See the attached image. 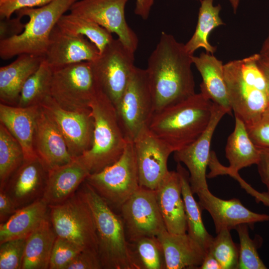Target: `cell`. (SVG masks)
Listing matches in <instances>:
<instances>
[{"label": "cell", "mask_w": 269, "mask_h": 269, "mask_svg": "<svg viewBox=\"0 0 269 269\" xmlns=\"http://www.w3.org/2000/svg\"><path fill=\"white\" fill-rule=\"evenodd\" d=\"M235 128L229 136L225 148L226 156L230 165L222 166L216 156L211 158L209 166L211 171L209 178L224 174L225 172H238L240 169L257 164L260 156V149L250 138L244 123L235 118Z\"/></svg>", "instance_id": "cell-21"}, {"label": "cell", "mask_w": 269, "mask_h": 269, "mask_svg": "<svg viewBox=\"0 0 269 269\" xmlns=\"http://www.w3.org/2000/svg\"><path fill=\"white\" fill-rule=\"evenodd\" d=\"M196 194L201 209L206 210L212 217L217 234L224 230L235 229L242 224L251 226L269 220V215L250 210L238 199H220L212 194L208 188L202 189Z\"/></svg>", "instance_id": "cell-18"}, {"label": "cell", "mask_w": 269, "mask_h": 269, "mask_svg": "<svg viewBox=\"0 0 269 269\" xmlns=\"http://www.w3.org/2000/svg\"><path fill=\"white\" fill-rule=\"evenodd\" d=\"M155 191L166 230L172 234L186 233L187 227L178 172L169 170Z\"/></svg>", "instance_id": "cell-22"}, {"label": "cell", "mask_w": 269, "mask_h": 269, "mask_svg": "<svg viewBox=\"0 0 269 269\" xmlns=\"http://www.w3.org/2000/svg\"><path fill=\"white\" fill-rule=\"evenodd\" d=\"M90 107L94 123L93 143L88 151L77 157L92 174L116 162L129 141L120 125L114 105L101 90Z\"/></svg>", "instance_id": "cell-5"}, {"label": "cell", "mask_w": 269, "mask_h": 269, "mask_svg": "<svg viewBox=\"0 0 269 269\" xmlns=\"http://www.w3.org/2000/svg\"><path fill=\"white\" fill-rule=\"evenodd\" d=\"M39 105L56 125L73 158L82 155L91 148L94 130L91 108L68 111L61 108L51 96Z\"/></svg>", "instance_id": "cell-13"}, {"label": "cell", "mask_w": 269, "mask_h": 269, "mask_svg": "<svg viewBox=\"0 0 269 269\" xmlns=\"http://www.w3.org/2000/svg\"><path fill=\"white\" fill-rule=\"evenodd\" d=\"M247 130L250 138L257 147L269 148V107Z\"/></svg>", "instance_id": "cell-40"}, {"label": "cell", "mask_w": 269, "mask_h": 269, "mask_svg": "<svg viewBox=\"0 0 269 269\" xmlns=\"http://www.w3.org/2000/svg\"><path fill=\"white\" fill-rule=\"evenodd\" d=\"M49 207V218L57 237L72 242L83 250L98 252L94 215L79 189L65 202Z\"/></svg>", "instance_id": "cell-8"}, {"label": "cell", "mask_w": 269, "mask_h": 269, "mask_svg": "<svg viewBox=\"0 0 269 269\" xmlns=\"http://www.w3.org/2000/svg\"><path fill=\"white\" fill-rule=\"evenodd\" d=\"M100 90L90 61L53 69L51 96L66 110L90 109L91 102Z\"/></svg>", "instance_id": "cell-9"}, {"label": "cell", "mask_w": 269, "mask_h": 269, "mask_svg": "<svg viewBox=\"0 0 269 269\" xmlns=\"http://www.w3.org/2000/svg\"><path fill=\"white\" fill-rule=\"evenodd\" d=\"M193 64L201 74V93L225 108L230 114L232 111L224 76V64L213 54L202 52L192 56Z\"/></svg>", "instance_id": "cell-27"}, {"label": "cell", "mask_w": 269, "mask_h": 269, "mask_svg": "<svg viewBox=\"0 0 269 269\" xmlns=\"http://www.w3.org/2000/svg\"><path fill=\"white\" fill-rule=\"evenodd\" d=\"M129 246L136 269H166L163 248L156 237L139 238L129 242Z\"/></svg>", "instance_id": "cell-35"}, {"label": "cell", "mask_w": 269, "mask_h": 269, "mask_svg": "<svg viewBox=\"0 0 269 269\" xmlns=\"http://www.w3.org/2000/svg\"><path fill=\"white\" fill-rule=\"evenodd\" d=\"M115 108L126 139L133 142L140 131L148 126L154 114L145 69L135 66Z\"/></svg>", "instance_id": "cell-10"}, {"label": "cell", "mask_w": 269, "mask_h": 269, "mask_svg": "<svg viewBox=\"0 0 269 269\" xmlns=\"http://www.w3.org/2000/svg\"><path fill=\"white\" fill-rule=\"evenodd\" d=\"M83 250L72 242L57 237L52 249L49 269H65Z\"/></svg>", "instance_id": "cell-38"}, {"label": "cell", "mask_w": 269, "mask_h": 269, "mask_svg": "<svg viewBox=\"0 0 269 269\" xmlns=\"http://www.w3.org/2000/svg\"><path fill=\"white\" fill-rule=\"evenodd\" d=\"M40 105L26 107L0 103V123L3 124L22 147L24 160L36 157L34 137Z\"/></svg>", "instance_id": "cell-25"}, {"label": "cell", "mask_w": 269, "mask_h": 269, "mask_svg": "<svg viewBox=\"0 0 269 269\" xmlns=\"http://www.w3.org/2000/svg\"><path fill=\"white\" fill-rule=\"evenodd\" d=\"M49 207L42 199L19 209L6 222L0 224V244L26 239L49 216Z\"/></svg>", "instance_id": "cell-29"}, {"label": "cell", "mask_w": 269, "mask_h": 269, "mask_svg": "<svg viewBox=\"0 0 269 269\" xmlns=\"http://www.w3.org/2000/svg\"><path fill=\"white\" fill-rule=\"evenodd\" d=\"M259 54L260 61L269 65V34L265 41Z\"/></svg>", "instance_id": "cell-48"}, {"label": "cell", "mask_w": 269, "mask_h": 269, "mask_svg": "<svg viewBox=\"0 0 269 269\" xmlns=\"http://www.w3.org/2000/svg\"><path fill=\"white\" fill-rule=\"evenodd\" d=\"M193 56L173 35L161 33L145 69L154 113L195 94Z\"/></svg>", "instance_id": "cell-1"}, {"label": "cell", "mask_w": 269, "mask_h": 269, "mask_svg": "<svg viewBox=\"0 0 269 269\" xmlns=\"http://www.w3.org/2000/svg\"><path fill=\"white\" fill-rule=\"evenodd\" d=\"M99 54L98 48L87 38L67 33L56 24L50 35L44 58L54 69L82 61H92Z\"/></svg>", "instance_id": "cell-19"}, {"label": "cell", "mask_w": 269, "mask_h": 269, "mask_svg": "<svg viewBox=\"0 0 269 269\" xmlns=\"http://www.w3.org/2000/svg\"><path fill=\"white\" fill-rule=\"evenodd\" d=\"M154 0H136L134 12L142 18H147Z\"/></svg>", "instance_id": "cell-46"}, {"label": "cell", "mask_w": 269, "mask_h": 269, "mask_svg": "<svg viewBox=\"0 0 269 269\" xmlns=\"http://www.w3.org/2000/svg\"><path fill=\"white\" fill-rule=\"evenodd\" d=\"M26 239L0 244V269H21Z\"/></svg>", "instance_id": "cell-39"}, {"label": "cell", "mask_w": 269, "mask_h": 269, "mask_svg": "<svg viewBox=\"0 0 269 269\" xmlns=\"http://www.w3.org/2000/svg\"><path fill=\"white\" fill-rule=\"evenodd\" d=\"M57 236L48 217L26 238L21 269H48Z\"/></svg>", "instance_id": "cell-28"}, {"label": "cell", "mask_w": 269, "mask_h": 269, "mask_svg": "<svg viewBox=\"0 0 269 269\" xmlns=\"http://www.w3.org/2000/svg\"><path fill=\"white\" fill-rule=\"evenodd\" d=\"M259 64L266 79L268 86V93L269 98V65L261 62L259 59Z\"/></svg>", "instance_id": "cell-49"}, {"label": "cell", "mask_w": 269, "mask_h": 269, "mask_svg": "<svg viewBox=\"0 0 269 269\" xmlns=\"http://www.w3.org/2000/svg\"><path fill=\"white\" fill-rule=\"evenodd\" d=\"M102 265L97 251L83 250L65 269H101Z\"/></svg>", "instance_id": "cell-42"}, {"label": "cell", "mask_w": 269, "mask_h": 269, "mask_svg": "<svg viewBox=\"0 0 269 269\" xmlns=\"http://www.w3.org/2000/svg\"><path fill=\"white\" fill-rule=\"evenodd\" d=\"M53 0H5L0 3L1 19L10 18L16 11L25 8L41 7Z\"/></svg>", "instance_id": "cell-41"}, {"label": "cell", "mask_w": 269, "mask_h": 269, "mask_svg": "<svg viewBox=\"0 0 269 269\" xmlns=\"http://www.w3.org/2000/svg\"><path fill=\"white\" fill-rule=\"evenodd\" d=\"M259 148L260 156L257 165L261 180L267 187V191L264 194L269 198V148Z\"/></svg>", "instance_id": "cell-44"}, {"label": "cell", "mask_w": 269, "mask_h": 269, "mask_svg": "<svg viewBox=\"0 0 269 269\" xmlns=\"http://www.w3.org/2000/svg\"><path fill=\"white\" fill-rule=\"evenodd\" d=\"M44 59L43 56L24 53L9 64L0 67V103L17 106L23 85Z\"/></svg>", "instance_id": "cell-26"}, {"label": "cell", "mask_w": 269, "mask_h": 269, "mask_svg": "<svg viewBox=\"0 0 269 269\" xmlns=\"http://www.w3.org/2000/svg\"><path fill=\"white\" fill-rule=\"evenodd\" d=\"M259 59V54H255L224 64L232 110L246 128L255 123L269 107L267 83Z\"/></svg>", "instance_id": "cell-2"}, {"label": "cell", "mask_w": 269, "mask_h": 269, "mask_svg": "<svg viewBox=\"0 0 269 269\" xmlns=\"http://www.w3.org/2000/svg\"><path fill=\"white\" fill-rule=\"evenodd\" d=\"M79 0H53L41 7L25 8L15 12L29 18L19 34L0 40V57L7 60L21 54L43 56L51 33L60 18Z\"/></svg>", "instance_id": "cell-6"}, {"label": "cell", "mask_w": 269, "mask_h": 269, "mask_svg": "<svg viewBox=\"0 0 269 269\" xmlns=\"http://www.w3.org/2000/svg\"><path fill=\"white\" fill-rule=\"evenodd\" d=\"M53 69L44 60L37 70L26 81L21 89L17 106L39 105L51 96Z\"/></svg>", "instance_id": "cell-33"}, {"label": "cell", "mask_w": 269, "mask_h": 269, "mask_svg": "<svg viewBox=\"0 0 269 269\" xmlns=\"http://www.w3.org/2000/svg\"><path fill=\"white\" fill-rule=\"evenodd\" d=\"M34 147L48 171L73 159L62 134L40 106L36 121Z\"/></svg>", "instance_id": "cell-20"}, {"label": "cell", "mask_w": 269, "mask_h": 269, "mask_svg": "<svg viewBox=\"0 0 269 269\" xmlns=\"http://www.w3.org/2000/svg\"><path fill=\"white\" fill-rule=\"evenodd\" d=\"M24 161L21 146L0 123V190Z\"/></svg>", "instance_id": "cell-34"}, {"label": "cell", "mask_w": 269, "mask_h": 269, "mask_svg": "<svg viewBox=\"0 0 269 269\" xmlns=\"http://www.w3.org/2000/svg\"><path fill=\"white\" fill-rule=\"evenodd\" d=\"M176 171L181 183V193L184 204L187 234L208 252L213 237L209 234L201 218V208L193 197L189 182V174L181 163H177Z\"/></svg>", "instance_id": "cell-30"}, {"label": "cell", "mask_w": 269, "mask_h": 269, "mask_svg": "<svg viewBox=\"0 0 269 269\" xmlns=\"http://www.w3.org/2000/svg\"><path fill=\"white\" fill-rule=\"evenodd\" d=\"M248 226L247 224H242L235 228L240 239L238 269H266L267 267L258 252L259 242L250 237Z\"/></svg>", "instance_id": "cell-37"}, {"label": "cell", "mask_w": 269, "mask_h": 269, "mask_svg": "<svg viewBox=\"0 0 269 269\" xmlns=\"http://www.w3.org/2000/svg\"><path fill=\"white\" fill-rule=\"evenodd\" d=\"M20 18L1 19L0 24V39L3 40L21 33L24 29L25 24Z\"/></svg>", "instance_id": "cell-43"}, {"label": "cell", "mask_w": 269, "mask_h": 269, "mask_svg": "<svg viewBox=\"0 0 269 269\" xmlns=\"http://www.w3.org/2000/svg\"><path fill=\"white\" fill-rule=\"evenodd\" d=\"M214 0H202L199 8L195 30L188 42L185 44L187 51L191 55L199 48H204L206 52L213 54L216 47L210 44L209 35L216 27L224 24L219 16L221 6L213 5Z\"/></svg>", "instance_id": "cell-31"}, {"label": "cell", "mask_w": 269, "mask_h": 269, "mask_svg": "<svg viewBox=\"0 0 269 269\" xmlns=\"http://www.w3.org/2000/svg\"><path fill=\"white\" fill-rule=\"evenodd\" d=\"M89 174L78 157L49 170L42 199L49 206L65 202L77 192Z\"/></svg>", "instance_id": "cell-23"}, {"label": "cell", "mask_w": 269, "mask_h": 269, "mask_svg": "<svg viewBox=\"0 0 269 269\" xmlns=\"http://www.w3.org/2000/svg\"><path fill=\"white\" fill-rule=\"evenodd\" d=\"M235 13L238 7L240 0H229Z\"/></svg>", "instance_id": "cell-50"}, {"label": "cell", "mask_w": 269, "mask_h": 269, "mask_svg": "<svg viewBox=\"0 0 269 269\" xmlns=\"http://www.w3.org/2000/svg\"><path fill=\"white\" fill-rule=\"evenodd\" d=\"M199 269H222L217 260L209 252H207Z\"/></svg>", "instance_id": "cell-47"}, {"label": "cell", "mask_w": 269, "mask_h": 269, "mask_svg": "<svg viewBox=\"0 0 269 269\" xmlns=\"http://www.w3.org/2000/svg\"><path fill=\"white\" fill-rule=\"evenodd\" d=\"M18 209L4 190H0V224L6 222Z\"/></svg>", "instance_id": "cell-45"}, {"label": "cell", "mask_w": 269, "mask_h": 269, "mask_svg": "<svg viewBox=\"0 0 269 269\" xmlns=\"http://www.w3.org/2000/svg\"><path fill=\"white\" fill-rule=\"evenodd\" d=\"M129 242L144 237H156L166 230L155 190L139 186L119 211Z\"/></svg>", "instance_id": "cell-12"}, {"label": "cell", "mask_w": 269, "mask_h": 269, "mask_svg": "<svg viewBox=\"0 0 269 269\" xmlns=\"http://www.w3.org/2000/svg\"><path fill=\"white\" fill-rule=\"evenodd\" d=\"M48 175V169L37 156L24 160L9 178L3 190L19 209L42 199Z\"/></svg>", "instance_id": "cell-17"}, {"label": "cell", "mask_w": 269, "mask_h": 269, "mask_svg": "<svg viewBox=\"0 0 269 269\" xmlns=\"http://www.w3.org/2000/svg\"><path fill=\"white\" fill-rule=\"evenodd\" d=\"M230 231L224 230L218 233L208 250L219 262L222 269H236L238 267L239 249L234 243Z\"/></svg>", "instance_id": "cell-36"}, {"label": "cell", "mask_w": 269, "mask_h": 269, "mask_svg": "<svg viewBox=\"0 0 269 269\" xmlns=\"http://www.w3.org/2000/svg\"><path fill=\"white\" fill-rule=\"evenodd\" d=\"M134 52L119 38L114 39L95 60L90 61L100 89L115 107L135 67Z\"/></svg>", "instance_id": "cell-11"}, {"label": "cell", "mask_w": 269, "mask_h": 269, "mask_svg": "<svg viewBox=\"0 0 269 269\" xmlns=\"http://www.w3.org/2000/svg\"><path fill=\"white\" fill-rule=\"evenodd\" d=\"M128 0H79L70 7V13L88 19L115 33L118 38L135 52L138 38L128 24L125 8Z\"/></svg>", "instance_id": "cell-15"}, {"label": "cell", "mask_w": 269, "mask_h": 269, "mask_svg": "<svg viewBox=\"0 0 269 269\" xmlns=\"http://www.w3.org/2000/svg\"><path fill=\"white\" fill-rule=\"evenodd\" d=\"M210 123L203 134L187 146L174 152V158L177 163H183L187 168L189 182L193 194L208 188L206 169L209 165L211 139L215 130L222 117L228 111L213 102Z\"/></svg>", "instance_id": "cell-16"}, {"label": "cell", "mask_w": 269, "mask_h": 269, "mask_svg": "<svg viewBox=\"0 0 269 269\" xmlns=\"http://www.w3.org/2000/svg\"><path fill=\"white\" fill-rule=\"evenodd\" d=\"M57 25L69 34L86 37L96 46L100 53L114 39L112 33L103 27L71 13L63 14Z\"/></svg>", "instance_id": "cell-32"}, {"label": "cell", "mask_w": 269, "mask_h": 269, "mask_svg": "<svg viewBox=\"0 0 269 269\" xmlns=\"http://www.w3.org/2000/svg\"><path fill=\"white\" fill-rule=\"evenodd\" d=\"M156 237L163 248L166 269H199L207 253L186 233L172 234L165 230Z\"/></svg>", "instance_id": "cell-24"}, {"label": "cell", "mask_w": 269, "mask_h": 269, "mask_svg": "<svg viewBox=\"0 0 269 269\" xmlns=\"http://www.w3.org/2000/svg\"><path fill=\"white\" fill-rule=\"evenodd\" d=\"M5 0H0V3L5 1Z\"/></svg>", "instance_id": "cell-51"}, {"label": "cell", "mask_w": 269, "mask_h": 269, "mask_svg": "<svg viewBox=\"0 0 269 269\" xmlns=\"http://www.w3.org/2000/svg\"><path fill=\"white\" fill-rule=\"evenodd\" d=\"M93 212L103 269H136L122 219L85 181L79 188Z\"/></svg>", "instance_id": "cell-4"}, {"label": "cell", "mask_w": 269, "mask_h": 269, "mask_svg": "<svg viewBox=\"0 0 269 269\" xmlns=\"http://www.w3.org/2000/svg\"><path fill=\"white\" fill-rule=\"evenodd\" d=\"M85 181L115 212L140 186L133 142L129 141L120 158Z\"/></svg>", "instance_id": "cell-7"}, {"label": "cell", "mask_w": 269, "mask_h": 269, "mask_svg": "<svg viewBox=\"0 0 269 269\" xmlns=\"http://www.w3.org/2000/svg\"><path fill=\"white\" fill-rule=\"evenodd\" d=\"M213 102L201 92L154 114L150 130L174 150L196 140L207 128Z\"/></svg>", "instance_id": "cell-3"}, {"label": "cell", "mask_w": 269, "mask_h": 269, "mask_svg": "<svg viewBox=\"0 0 269 269\" xmlns=\"http://www.w3.org/2000/svg\"><path fill=\"white\" fill-rule=\"evenodd\" d=\"M133 144L139 186L155 190L169 171L167 161L174 150L148 126L140 131Z\"/></svg>", "instance_id": "cell-14"}]
</instances>
